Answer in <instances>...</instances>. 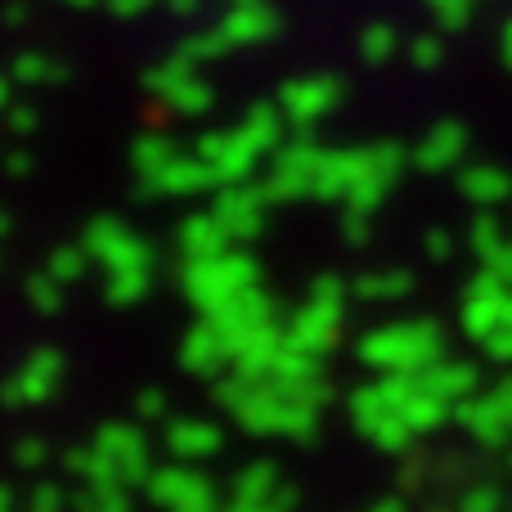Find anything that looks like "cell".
Masks as SVG:
<instances>
[{"mask_svg":"<svg viewBox=\"0 0 512 512\" xmlns=\"http://www.w3.org/2000/svg\"><path fill=\"white\" fill-rule=\"evenodd\" d=\"M248 283H252V270L239 261V256H225V252L194 256V270H189V288H194L203 301H212L216 310H225L230 301H239L243 292H252Z\"/></svg>","mask_w":512,"mask_h":512,"instance_id":"obj_1","label":"cell"},{"mask_svg":"<svg viewBox=\"0 0 512 512\" xmlns=\"http://www.w3.org/2000/svg\"><path fill=\"white\" fill-rule=\"evenodd\" d=\"M364 351H369V360L382 364V369H423L436 355V333H427L423 324L387 328V333H378Z\"/></svg>","mask_w":512,"mask_h":512,"instance_id":"obj_2","label":"cell"},{"mask_svg":"<svg viewBox=\"0 0 512 512\" xmlns=\"http://www.w3.org/2000/svg\"><path fill=\"white\" fill-rule=\"evenodd\" d=\"M333 333H337V297L333 292H319V297L292 319L288 346L292 351H315V346L333 342Z\"/></svg>","mask_w":512,"mask_h":512,"instance_id":"obj_3","label":"cell"},{"mask_svg":"<svg viewBox=\"0 0 512 512\" xmlns=\"http://www.w3.org/2000/svg\"><path fill=\"white\" fill-rule=\"evenodd\" d=\"M153 490H158V499L171 512H207L212 508V495H207V486L194 477V472H167V477H158Z\"/></svg>","mask_w":512,"mask_h":512,"instance_id":"obj_4","label":"cell"},{"mask_svg":"<svg viewBox=\"0 0 512 512\" xmlns=\"http://www.w3.org/2000/svg\"><path fill=\"white\" fill-rule=\"evenodd\" d=\"M337 86L324 77H310V81H292L288 90H283V108H288L292 117H319L328 104H333Z\"/></svg>","mask_w":512,"mask_h":512,"instance_id":"obj_5","label":"cell"},{"mask_svg":"<svg viewBox=\"0 0 512 512\" xmlns=\"http://www.w3.org/2000/svg\"><path fill=\"white\" fill-rule=\"evenodd\" d=\"M256 212H261V198L252 194V185H230L216 207L225 230H256Z\"/></svg>","mask_w":512,"mask_h":512,"instance_id":"obj_6","label":"cell"},{"mask_svg":"<svg viewBox=\"0 0 512 512\" xmlns=\"http://www.w3.org/2000/svg\"><path fill=\"white\" fill-rule=\"evenodd\" d=\"M274 27V14L265 5H239L230 18H225V36H239V41H261L265 32Z\"/></svg>","mask_w":512,"mask_h":512,"instance_id":"obj_7","label":"cell"},{"mask_svg":"<svg viewBox=\"0 0 512 512\" xmlns=\"http://www.w3.org/2000/svg\"><path fill=\"white\" fill-rule=\"evenodd\" d=\"M99 454L108 459V472H117V468H140V454H144V445H140V436L135 432H104V441H99Z\"/></svg>","mask_w":512,"mask_h":512,"instance_id":"obj_8","label":"cell"},{"mask_svg":"<svg viewBox=\"0 0 512 512\" xmlns=\"http://www.w3.org/2000/svg\"><path fill=\"white\" fill-rule=\"evenodd\" d=\"M171 445H176L180 454H207V450H216V432L207 423H180L176 432H171Z\"/></svg>","mask_w":512,"mask_h":512,"instance_id":"obj_9","label":"cell"},{"mask_svg":"<svg viewBox=\"0 0 512 512\" xmlns=\"http://www.w3.org/2000/svg\"><path fill=\"white\" fill-rule=\"evenodd\" d=\"M54 373H59V364H54V355H41V360H32L27 364V373H23V400H41L45 391H50V382H54Z\"/></svg>","mask_w":512,"mask_h":512,"instance_id":"obj_10","label":"cell"},{"mask_svg":"<svg viewBox=\"0 0 512 512\" xmlns=\"http://www.w3.org/2000/svg\"><path fill=\"white\" fill-rule=\"evenodd\" d=\"M463 189H468V194L472 198H481V203H490V198H504L508 194V180L504 176H499V171H472V176H468V185H463Z\"/></svg>","mask_w":512,"mask_h":512,"instance_id":"obj_11","label":"cell"},{"mask_svg":"<svg viewBox=\"0 0 512 512\" xmlns=\"http://www.w3.org/2000/svg\"><path fill=\"white\" fill-rule=\"evenodd\" d=\"M459 144H463V135L454 131V126H445V131H436V140H427V149H423V162H450L454 153H459Z\"/></svg>","mask_w":512,"mask_h":512,"instance_id":"obj_12","label":"cell"},{"mask_svg":"<svg viewBox=\"0 0 512 512\" xmlns=\"http://www.w3.org/2000/svg\"><path fill=\"white\" fill-rule=\"evenodd\" d=\"M364 50H369V59H382V54L391 50V32H387V27H373V32H369V45H364Z\"/></svg>","mask_w":512,"mask_h":512,"instance_id":"obj_13","label":"cell"},{"mask_svg":"<svg viewBox=\"0 0 512 512\" xmlns=\"http://www.w3.org/2000/svg\"><path fill=\"white\" fill-rule=\"evenodd\" d=\"M436 9H445L450 18H463L472 9V0H436Z\"/></svg>","mask_w":512,"mask_h":512,"instance_id":"obj_14","label":"cell"}]
</instances>
